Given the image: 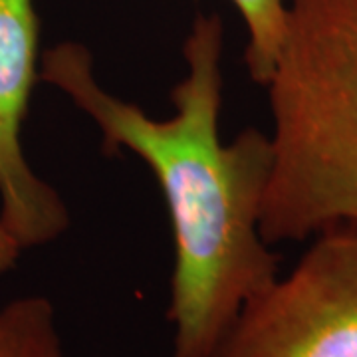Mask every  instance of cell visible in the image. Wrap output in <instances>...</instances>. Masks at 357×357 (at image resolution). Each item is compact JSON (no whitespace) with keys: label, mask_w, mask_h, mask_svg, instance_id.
<instances>
[{"label":"cell","mask_w":357,"mask_h":357,"mask_svg":"<svg viewBox=\"0 0 357 357\" xmlns=\"http://www.w3.org/2000/svg\"><path fill=\"white\" fill-rule=\"evenodd\" d=\"M222 46V20L199 14L183 46L187 76L171 91L175 114L165 119L102 88L84 44L60 42L40 56V79L98 126L103 149L137 155L161 187L175 241L173 357H213L243 307L278 278V256L260 234L270 135L246 128L220 139Z\"/></svg>","instance_id":"obj_1"},{"label":"cell","mask_w":357,"mask_h":357,"mask_svg":"<svg viewBox=\"0 0 357 357\" xmlns=\"http://www.w3.org/2000/svg\"><path fill=\"white\" fill-rule=\"evenodd\" d=\"M266 244L357 225V0H288L268 77Z\"/></svg>","instance_id":"obj_2"},{"label":"cell","mask_w":357,"mask_h":357,"mask_svg":"<svg viewBox=\"0 0 357 357\" xmlns=\"http://www.w3.org/2000/svg\"><path fill=\"white\" fill-rule=\"evenodd\" d=\"M213 357H357V225L318 232L243 307Z\"/></svg>","instance_id":"obj_3"},{"label":"cell","mask_w":357,"mask_h":357,"mask_svg":"<svg viewBox=\"0 0 357 357\" xmlns=\"http://www.w3.org/2000/svg\"><path fill=\"white\" fill-rule=\"evenodd\" d=\"M38 79L34 0H0V225L22 248L52 243L70 227L68 206L28 165L20 139Z\"/></svg>","instance_id":"obj_4"},{"label":"cell","mask_w":357,"mask_h":357,"mask_svg":"<svg viewBox=\"0 0 357 357\" xmlns=\"http://www.w3.org/2000/svg\"><path fill=\"white\" fill-rule=\"evenodd\" d=\"M0 357H64L50 300L26 296L0 307Z\"/></svg>","instance_id":"obj_5"},{"label":"cell","mask_w":357,"mask_h":357,"mask_svg":"<svg viewBox=\"0 0 357 357\" xmlns=\"http://www.w3.org/2000/svg\"><path fill=\"white\" fill-rule=\"evenodd\" d=\"M246 26V70L258 86H266L280 48L288 0H230Z\"/></svg>","instance_id":"obj_6"},{"label":"cell","mask_w":357,"mask_h":357,"mask_svg":"<svg viewBox=\"0 0 357 357\" xmlns=\"http://www.w3.org/2000/svg\"><path fill=\"white\" fill-rule=\"evenodd\" d=\"M22 250L24 248L20 246V243L0 225V276H4L16 266Z\"/></svg>","instance_id":"obj_7"}]
</instances>
